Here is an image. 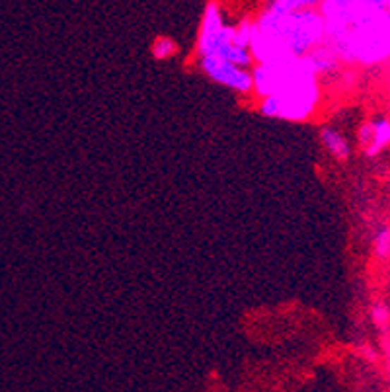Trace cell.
<instances>
[{
  "label": "cell",
  "mask_w": 390,
  "mask_h": 392,
  "mask_svg": "<svg viewBox=\"0 0 390 392\" xmlns=\"http://www.w3.org/2000/svg\"><path fill=\"white\" fill-rule=\"evenodd\" d=\"M384 353H386V369H389L390 376V338H386V342H384Z\"/></svg>",
  "instance_id": "obj_11"
},
{
  "label": "cell",
  "mask_w": 390,
  "mask_h": 392,
  "mask_svg": "<svg viewBox=\"0 0 390 392\" xmlns=\"http://www.w3.org/2000/svg\"><path fill=\"white\" fill-rule=\"evenodd\" d=\"M200 68L203 71V75L211 78L213 82L226 86L233 92L242 94V96L254 92L252 68L236 67L233 63L223 61V59L219 57L200 59Z\"/></svg>",
  "instance_id": "obj_5"
},
{
  "label": "cell",
  "mask_w": 390,
  "mask_h": 392,
  "mask_svg": "<svg viewBox=\"0 0 390 392\" xmlns=\"http://www.w3.org/2000/svg\"><path fill=\"white\" fill-rule=\"evenodd\" d=\"M379 2H322L326 39L341 61L377 63L390 55V12Z\"/></svg>",
  "instance_id": "obj_2"
},
{
  "label": "cell",
  "mask_w": 390,
  "mask_h": 392,
  "mask_svg": "<svg viewBox=\"0 0 390 392\" xmlns=\"http://www.w3.org/2000/svg\"><path fill=\"white\" fill-rule=\"evenodd\" d=\"M195 53L200 59L219 57L233 63L236 67H254L252 53L238 45L236 24L226 20L223 6L217 4V2L205 4L200 34H197V42H195Z\"/></svg>",
  "instance_id": "obj_3"
},
{
  "label": "cell",
  "mask_w": 390,
  "mask_h": 392,
  "mask_svg": "<svg viewBox=\"0 0 390 392\" xmlns=\"http://www.w3.org/2000/svg\"><path fill=\"white\" fill-rule=\"evenodd\" d=\"M374 252H377V256L379 258H386L390 256V228L389 226H384L381 228L377 236H374Z\"/></svg>",
  "instance_id": "obj_9"
},
{
  "label": "cell",
  "mask_w": 390,
  "mask_h": 392,
  "mask_svg": "<svg viewBox=\"0 0 390 392\" xmlns=\"http://www.w3.org/2000/svg\"><path fill=\"white\" fill-rule=\"evenodd\" d=\"M320 104V90L299 96H269L262 98L257 104L260 114L274 119H285V121H307L315 116Z\"/></svg>",
  "instance_id": "obj_4"
},
{
  "label": "cell",
  "mask_w": 390,
  "mask_h": 392,
  "mask_svg": "<svg viewBox=\"0 0 390 392\" xmlns=\"http://www.w3.org/2000/svg\"><path fill=\"white\" fill-rule=\"evenodd\" d=\"M320 139H322V145L326 147V150L332 154L334 159L346 160L349 154H351L348 139H346L340 131L326 127V129H322V133H320Z\"/></svg>",
  "instance_id": "obj_7"
},
{
  "label": "cell",
  "mask_w": 390,
  "mask_h": 392,
  "mask_svg": "<svg viewBox=\"0 0 390 392\" xmlns=\"http://www.w3.org/2000/svg\"><path fill=\"white\" fill-rule=\"evenodd\" d=\"M357 137L367 157H377L382 149H386L390 145V121L374 119V121L363 123Z\"/></svg>",
  "instance_id": "obj_6"
},
{
  "label": "cell",
  "mask_w": 390,
  "mask_h": 392,
  "mask_svg": "<svg viewBox=\"0 0 390 392\" xmlns=\"http://www.w3.org/2000/svg\"><path fill=\"white\" fill-rule=\"evenodd\" d=\"M326 42V25L318 2L275 0L252 18L250 53L256 65L308 55Z\"/></svg>",
  "instance_id": "obj_1"
},
{
  "label": "cell",
  "mask_w": 390,
  "mask_h": 392,
  "mask_svg": "<svg viewBox=\"0 0 390 392\" xmlns=\"http://www.w3.org/2000/svg\"><path fill=\"white\" fill-rule=\"evenodd\" d=\"M371 318H373V322L377 324V328H381V330H386L390 324V310L389 307L384 305V302H377L371 310Z\"/></svg>",
  "instance_id": "obj_10"
},
{
  "label": "cell",
  "mask_w": 390,
  "mask_h": 392,
  "mask_svg": "<svg viewBox=\"0 0 390 392\" xmlns=\"http://www.w3.org/2000/svg\"><path fill=\"white\" fill-rule=\"evenodd\" d=\"M176 51H178V45H176L174 39H170V37H157L154 43H152V55H154V59H158V61L174 57Z\"/></svg>",
  "instance_id": "obj_8"
}]
</instances>
